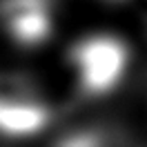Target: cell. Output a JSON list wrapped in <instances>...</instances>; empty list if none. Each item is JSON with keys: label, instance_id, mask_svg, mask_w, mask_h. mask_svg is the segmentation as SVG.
<instances>
[{"label": "cell", "instance_id": "1", "mask_svg": "<svg viewBox=\"0 0 147 147\" xmlns=\"http://www.w3.org/2000/svg\"><path fill=\"white\" fill-rule=\"evenodd\" d=\"M78 87L87 96H105L114 92L125 78L129 65V49L125 40L111 34L80 38L69 49Z\"/></svg>", "mask_w": 147, "mask_h": 147}, {"label": "cell", "instance_id": "2", "mask_svg": "<svg viewBox=\"0 0 147 147\" xmlns=\"http://www.w3.org/2000/svg\"><path fill=\"white\" fill-rule=\"evenodd\" d=\"M51 111L36 89L20 76L0 74V134L9 138L34 136L49 125Z\"/></svg>", "mask_w": 147, "mask_h": 147}, {"label": "cell", "instance_id": "3", "mask_svg": "<svg viewBox=\"0 0 147 147\" xmlns=\"http://www.w3.org/2000/svg\"><path fill=\"white\" fill-rule=\"evenodd\" d=\"M51 16L49 0H5L0 5L2 27L13 42L22 47L42 45L51 36Z\"/></svg>", "mask_w": 147, "mask_h": 147}]
</instances>
